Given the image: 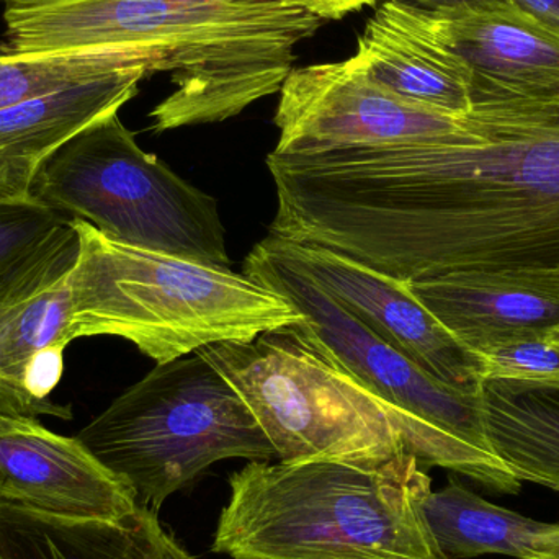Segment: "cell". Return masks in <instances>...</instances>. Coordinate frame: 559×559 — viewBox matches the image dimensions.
<instances>
[{
  "label": "cell",
  "instance_id": "obj_1",
  "mask_svg": "<svg viewBox=\"0 0 559 559\" xmlns=\"http://www.w3.org/2000/svg\"><path fill=\"white\" fill-rule=\"evenodd\" d=\"M271 235L414 282L559 267V95L476 94L455 133L271 153Z\"/></svg>",
  "mask_w": 559,
  "mask_h": 559
},
{
  "label": "cell",
  "instance_id": "obj_2",
  "mask_svg": "<svg viewBox=\"0 0 559 559\" xmlns=\"http://www.w3.org/2000/svg\"><path fill=\"white\" fill-rule=\"evenodd\" d=\"M3 23L13 51L120 49L169 72L176 91L150 114L166 133L282 91L322 20L282 0H5Z\"/></svg>",
  "mask_w": 559,
  "mask_h": 559
},
{
  "label": "cell",
  "instance_id": "obj_3",
  "mask_svg": "<svg viewBox=\"0 0 559 559\" xmlns=\"http://www.w3.org/2000/svg\"><path fill=\"white\" fill-rule=\"evenodd\" d=\"M413 453L383 462H249L229 476L213 551L233 559H450Z\"/></svg>",
  "mask_w": 559,
  "mask_h": 559
},
{
  "label": "cell",
  "instance_id": "obj_4",
  "mask_svg": "<svg viewBox=\"0 0 559 559\" xmlns=\"http://www.w3.org/2000/svg\"><path fill=\"white\" fill-rule=\"evenodd\" d=\"M79 254L71 274L69 337L110 335L167 364L222 342L289 328L301 312L278 293L213 267L108 238L71 219Z\"/></svg>",
  "mask_w": 559,
  "mask_h": 559
},
{
  "label": "cell",
  "instance_id": "obj_5",
  "mask_svg": "<svg viewBox=\"0 0 559 559\" xmlns=\"http://www.w3.org/2000/svg\"><path fill=\"white\" fill-rule=\"evenodd\" d=\"M245 275L288 299L302 314L293 331L396 413L407 452L424 468L449 469L499 495L521 491L489 443L481 391L447 386L378 337L296 267L272 236L249 252Z\"/></svg>",
  "mask_w": 559,
  "mask_h": 559
},
{
  "label": "cell",
  "instance_id": "obj_6",
  "mask_svg": "<svg viewBox=\"0 0 559 559\" xmlns=\"http://www.w3.org/2000/svg\"><path fill=\"white\" fill-rule=\"evenodd\" d=\"M75 437L153 512L215 463L277 459L248 404L199 352L157 364Z\"/></svg>",
  "mask_w": 559,
  "mask_h": 559
},
{
  "label": "cell",
  "instance_id": "obj_7",
  "mask_svg": "<svg viewBox=\"0 0 559 559\" xmlns=\"http://www.w3.org/2000/svg\"><path fill=\"white\" fill-rule=\"evenodd\" d=\"M32 199L124 245L231 269L218 202L141 150L118 114L56 151Z\"/></svg>",
  "mask_w": 559,
  "mask_h": 559
},
{
  "label": "cell",
  "instance_id": "obj_8",
  "mask_svg": "<svg viewBox=\"0 0 559 559\" xmlns=\"http://www.w3.org/2000/svg\"><path fill=\"white\" fill-rule=\"evenodd\" d=\"M199 354L248 404L280 462H383L407 452L396 413L292 325Z\"/></svg>",
  "mask_w": 559,
  "mask_h": 559
},
{
  "label": "cell",
  "instance_id": "obj_9",
  "mask_svg": "<svg viewBox=\"0 0 559 559\" xmlns=\"http://www.w3.org/2000/svg\"><path fill=\"white\" fill-rule=\"evenodd\" d=\"M274 121L280 138L272 153L288 156L424 143L455 133L462 117L404 100L348 58L293 68Z\"/></svg>",
  "mask_w": 559,
  "mask_h": 559
},
{
  "label": "cell",
  "instance_id": "obj_10",
  "mask_svg": "<svg viewBox=\"0 0 559 559\" xmlns=\"http://www.w3.org/2000/svg\"><path fill=\"white\" fill-rule=\"evenodd\" d=\"M79 236L71 219L12 274L0 280V407L16 417L71 419L49 400L71 344V274Z\"/></svg>",
  "mask_w": 559,
  "mask_h": 559
},
{
  "label": "cell",
  "instance_id": "obj_11",
  "mask_svg": "<svg viewBox=\"0 0 559 559\" xmlns=\"http://www.w3.org/2000/svg\"><path fill=\"white\" fill-rule=\"evenodd\" d=\"M272 238L280 251L345 311L427 373L455 390L481 391L479 358L450 334L406 283L329 249Z\"/></svg>",
  "mask_w": 559,
  "mask_h": 559
},
{
  "label": "cell",
  "instance_id": "obj_12",
  "mask_svg": "<svg viewBox=\"0 0 559 559\" xmlns=\"http://www.w3.org/2000/svg\"><path fill=\"white\" fill-rule=\"evenodd\" d=\"M0 501L81 519L124 518L133 491L78 437L51 432L39 419L0 424Z\"/></svg>",
  "mask_w": 559,
  "mask_h": 559
},
{
  "label": "cell",
  "instance_id": "obj_13",
  "mask_svg": "<svg viewBox=\"0 0 559 559\" xmlns=\"http://www.w3.org/2000/svg\"><path fill=\"white\" fill-rule=\"evenodd\" d=\"M404 283L476 357L559 329V267L460 271Z\"/></svg>",
  "mask_w": 559,
  "mask_h": 559
},
{
  "label": "cell",
  "instance_id": "obj_14",
  "mask_svg": "<svg viewBox=\"0 0 559 559\" xmlns=\"http://www.w3.org/2000/svg\"><path fill=\"white\" fill-rule=\"evenodd\" d=\"M352 58L404 100L453 117L472 110V72L440 35L432 12L384 0Z\"/></svg>",
  "mask_w": 559,
  "mask_h": 559
},
{
  "label": "cell",
  "instance_id": "obj_15",
  "mask_svg": "<svg viewBox=\"0 0 559 559\" xmlns=\"http://www.w3.org/2000/svg\"><path fill=\"white\" fill-rule=\"evenodd\" d=\"M440 35L472 72L476 94L559 95V32L508 2L433 13Z\"/></svg>",
  "mask_w": 559,
  "mask_h": 559
},
{
  "label": "cell",
  "instance_id": "obj_16",
  "mask_svg": "<svg viewBox=\"0 0 559 559\" xmlns=\"http://www.w3.org/2000/svg\"><path fill=\"white\" fill-rule=\"evenodd\" d=\"M144 68L102 75L0 108V203L32 199L36 174L68 141L136 97Z\"/></svg>",
  "mask_w": 559,
  "mask_h": 559
},
{
  "label": "cell",
  "instance_id": "obj_17",
  "mask_svg": "<svg viewBox=\"0 0 559 559\" xmlns=\"http://www.w3.org/2000/svg\"><path fill=\"white\" fill-rule=\"evenodd\" d=\"M0 559H193L159 521L136 508L124 518H69L0 501Z\"/></svg>",
  "mask_w": 559,
  "mask_h": 559
},
{
  "label": "cell",
  "instance_id": "obj_18",
  "mask_svg": "<svg viewBox=\"0 0 559 559\" xmlns=\"http://www.w3.org/2000/svg\"><path fill=\"white\" fill-rule=\"evenodd\" d=\"M486 433L521 483L559 492V390L514 381L481 384Z\"/></svg>",
  "mask_w": 559,
  "mask_h": 559
},
{
  "label": "cell",
  "instance_id": "obj_19",
  "mask_svg": "<svg viewBox=\"0 0 559 559\" xmlns=\"http://www.w3.org/2000/svg\"><path fill=\"white\" fill-rule=\"evenodd\" d=\"M424 514L440 550L450 559L483 555L525 559L551 525L492 504L455 478L427 496Z\"/></svg>",
  "mask_w": 559,
  "mask_h": 559
},
{
  "label": "cell",
  "instance_id": "obj_20",
  "mask_svg": "<svg viewBox=\"0 0 559 559\" xmlns=\"http://www.w3.org/2000/svg\"><path fill=\"white\" fill-rule=\"evenodd\" d=\"M133 68L154 74L146 61L120 49L19 52L0 45V108Z\"/></svg>",
  "mask_w": 559,
  "mask_h": 559
},
{
  "label": "cell",
  "instance_id": "obj_21",
  "mask_svg": "<svg viewBox=\"0 0 559 559\" xmlns=\"http://www.w3.org/2000/svg\"><path fill=\"white\" fill-rule=\"evenodd\" d=\"M478 358L483 381H514L559 390V345L551 335L498 345Z\"/></svg>",
  "mask_w": 559,
  "mask_h": 559
},
{
  "label": "cell",
  "instance_id": "obj_22",
  "mask_svg": "<svg viewBox=\"0 0 559 559\" xmlns=\"http://www.w3.org/2000/svg\"><path fill=\"white\" fill-rule=\"evenodd\" d=\"M66 222L33 199L0 203V280L32 258Z\"/></svg>",
  "mask_w": 559,
  "mask_h": 559
},
{
  "label": "cell",
  "instance_id": "obj_23",
  "mask_svg": "<svg viewBox=\"0 0 559 559\" xmlns=\"http://www.w3.org/2000/svg\"><path fill=\"white\" fill-rule=\"evenodd\" d=\"M293 9L302 10L324 20H341L348 13L371 7L377 0H282Z\"/></svg>",
  "mask_w": 559,
  "mask_h": 559
},
{
  "label": "cell",
  "instance_id": "obj_24",
  "mask_svg": "<svg viewBox=\"0 0 559 559\" xmlns=\"http://www.w3.org/2000/svg\"><path fill=\"white\" fill-rule=\"evenodd\" d=\"M504 2L559 32V0H504Z\"/></svg>",
  "mask_w": 559,
  "mask_h": 559
},
{
  "label": "cell",
  "instance_id": "obj_25",
  "mask_svg": "<svg viewBox=\"0 0 559 559\" xmlns=\"http://www.w3.org/2000/svg\"><path fill=\"white\" fill-rule=\"evenodd\" d=\"M397 2L409 3V5L417 7V9L432 13H456L463 12V10L491 5L496 2H504V0H397Z\"/></svg>",
  "mask_w": 559,
  "mask_h": 559
},
{
  "label": "cell",
  "instance_id": "obj_26",
  "mask_svg": "<svg viewBox=\"0 0 559 559\" xmlns=\"http://www.w3.org/2000/svg\"><path fill=\"white\" fill-rule=\"evenodd\" d=\"M525 559H559V524H551L535 540L534 548Z\"/></svg>",
  "mask_w": 559,
  "mask_h": 559
},
{
  "label": "cell",
  "instance_id": "obj_27",
  "mask_svg": "<svg viewBox=\"0 0 559 559\" xmlns=\"http://www.w3.org/2000/svg\"><path fill=\"white\" fill-rule=\"evenodd\" d=\"M551 337H554L555 341H557V344L559 345V329H557V331H555L554 334H551Z\"/></svg>",
  "mask_w": 559,
  "mask_h": 559
},
{
  "label": "cell",
  "instance_id": "obj_28",
  "mask_svg": "<svg viewBox=\"0 0 559 559\" xmlns=\"http://www.w3.org/2000/svg\"><path fill=\"white\" fill-rule=\"evenodd\" d=\"M3 2H5V0H3Z\"/></svg>",
  "mask_w": 559,
  "mask_h": 559
}]
</instances>
